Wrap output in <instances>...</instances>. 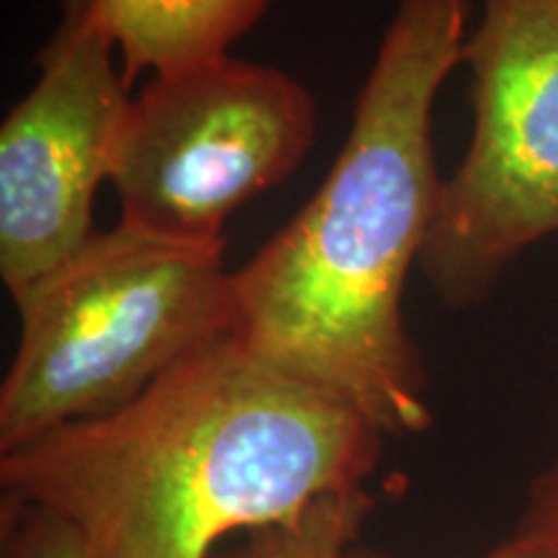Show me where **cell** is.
<instances>
[{"instance_id": "6", "label": "cell", "mask_w": 558, "mask_h": 558, "mask_svg": "<svg viewBox=\"0 0 558 558\" xmlns=\"http://www.w3.org/2000/svg\"><path fill=\"white\" fill-rule=\"evenodd\" d=\"M94 0H62L39 75L0 128V279L11 300L78 251L132 90Z\"/></svg>"}, {"instance_id": "10", "label": "cell", "mask_w": 558, "mask_h": 558, "mask_svg": "<svg viewBox=\"0 0 558 558\" xmlns=\"http://www.w3.org/2000/svg\"><path fill=\"white\" fill-rule=\"evenodd\" d=\"M518 533L533 535L558 548V456L530 484Z\"/></svg>"}, {"instance_id": "3", "label": "cell", "mask_w": 558, "mask_h": 558, "mask_svg": "<svg viewBox=\"0 0 558 558\" xmlns=\"http://www.w3.org/2000/svg\"><path fill=\"white\" fill-rule=\"evenodd\" d=\"M21 333L0 383V452L128 407L160 375L235 333L226 241L117 222L13 298Z\"/></svg>"}, {"instance_id": "4", "label": "cell", "mask_w": 558, "mask_h": 558, "mask_svg": "<svg viewBox=\"0 0 558 558\" xmlns=\"http://www.w3.org/2000/svg\"><path fill=\"white\" fill-rule=\"evenodd\" d=\"M463 62L473 132L418 259L450 311L486 303L558 233V0H481Z\"/></svg>"}, {"instance_id": "8", "label": "cell", "mask_w": 558, "mask_h": 558, "mask_svg": "<svg viewBox=\"0 0 558 558\" xmlns=\"http://www.w3.org/2000/svg\"><path fill=\"white\" fill-rule=\"evenodd\" d=\"M373 509L369 488L331 494L288 522L246 535L241 558H349Z\"/></svg>"}, {"instance_id": "9", "label": "cell", "mask_w": 558, "mask_h": 558, "mask_svg": "<svg viewBox=\"0 0 558 558\" xmlns=\"http://www.w3.org/2000/svg\"><path fill=\"white\" fill-rule=\"evenodd\" d=\"M0 533V558H86L78 535L65 522L16 499L3 497ZM220 558H241V550Z\"/></svg>"}, {"instance_id": "1", "label": "cell", "mask_w": 558, "mask_h": 558, "mask_svg": "<svg viewBox=\"0 0 558 558\" xmlns=\"http://www.w3.org/2000/svg\"><path fill=\"white\" fill-rule=\"evenodd\" d=\"M386 439L230 333L128 407L0 452V492L65 522L86 558H215L230 535L367 488Z\"/></svg>"}, {"instance_id": "5", "label": "cell", "mask_w": 558, "mask_h": 558, "mask_svg": "<svg viewBox=\"0 0 558 558\" xmlns=\"http://www.w3.org/2000/svg\"><path fill=\"white\" fill-rule=\"evenodd\" d=\"M318 135V104L284 70L226 54L132 94L109 184L120 222L220 243L235 209L284 184Z\"/></svg>"}, {"instance_id": "2", "label": "cell", "mask_w": 558, "mask_h": 558, "mask_svg": "<svg viewBox=\"0 0 558 558\" xmlns=\"http://www.w3.org/2000/svg\"><path fill=\"white\" fill-rule=\"evenodd\" d=\"M471 11L473 0H399L324 184L233 271L235 337L386 437L432 427L403 298L442 199L432 120Z\"/></svg>"}, {"instance_id": "7", "label": "cell", "mask_w": 558, "mask_h": 558, "mask_svg": "<svg viewBox=\"0 0 558 558\" xmlns=\"http://www.w3.org/2000/svg\"><path fill=\"white\" fill-rule=\"evenodd\" d=\"M132 90L140 75H169L233 54L269 0H94Z\"/></svg>"}, {"instance_id": "11", "label": "cell", "mask_w": 558, "mask_h": 558, "mask_svg": "<svg viewBox=\"0 0 558 558\" xmlns=\"http://www.w3.org/2000/svg\"><path fill=\"white\" fill-rule=\"evenodd\" d=\"M349 558H383V556H373V554H362V550L354 548ZM476 558H558V548L550 546V543H543L533 535L518 533L514 530L512 538L501 541L499 546L484 550Z\"/></svg>"}]
</instances>
